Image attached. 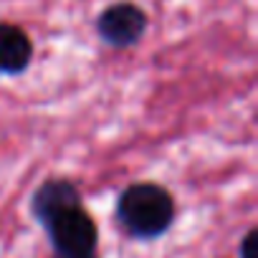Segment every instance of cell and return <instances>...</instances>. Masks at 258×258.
Instances as JSON below:
<instances>
[{"label": "cell", "mask_w": 258, "mask_h": 258, "mask_svg": "<svg viewBox=\"0 0 258 258\" xmlns=\"http://www.w3.org/2000/svg\"><path fill=\"white\" fill-rule=\"evenodd\" d=\"M43 225L48 228L51 243L61 255H84L94 253L96 248V225L89 218V213H84L79 205L53 215Z\"/></svg>", "instance_id": "cell-2"}, {"label": "cell", "mask_w": 258, "mask_h": 258, "mask_svg": "<svg viewBox=\"0 0 258 258\" xmlns=\"http://www.w3.org/2000/svg\"><path fill=\"white\" fill-rule=\"evenodd\" d=\"M145 26H147L145 13L137 6H129V3L111 6L99 18V33L111 46H132V43H137L145 33Z\"/></svg>", "instance_id": "cell-3"}, {"label": "cell", "mask_w": 258, "mask_h": 258, "mask_svg": "<svg viewBox=\"0 0 258 258\" xmlns=\"http://www.w3.org/2000/svg\"><path fill=\"white\" fill-rule=\"evenodd\" d=\"M56 258H96L94 253H84V255H61V253H56Z\"/></svg>", "instance_id": "cell-7"}, {"label": "cell", "mask_w": 258, "mask_h": 258, "mask_svg": "<svg viewBox=\"0 0 258 258\" xmlns=\"http://www.w3.org/2000/svg\"><path fill=\"white\" fill-rule=\"evenodd\" d=\"M255 230H250L240 243V258H255Z\"/></svg>", "instance_id": "cell-6"}, {"label": "cell", "mask_w": 258, "mask_h": 258, "mask_svg": "<svg viewBox=\"0 0 258 258\" xmlns=\"http://www.w3.org/2000/svg\"><path fill=\"white\" fill-rule=\"evenodd\" d=\"M116 215L132 235L157 238L172 225L175 200L165 187L152 182H140L121 192Z\"/></svg>", "instance_id": "cell-1"}, {"label": "cell", "mask_w": 258, "mask_h": 258, "mask_svg": "<svg viewBox=\"0 0 258 258\" xmlns=\"http://www.w3.org/2000/svg\"><path fill=\"white\" fill-rule=\"evenodd\" d=\"M76 205H79V192L71 182H63V180L46 182L33 195V215L41 223H48L53 215H58L69 208H76Z\"/></svg>", "instance_id": "cell-4"}, {"label": "cell", "mask_w": 258, "mask_h": 258, "mask_svg": "<svg viewBox=\"0 0 258 258\" xmlns=\"http://www.w3.org/2000/svg\"><path fill=\"white\" fill-rule=\"evenodd\" d=\"M33 46L28 36L16 28V26H0V71L3 74H16L23 71L31 61Z\"/></svg>", "instance_id": "cell-5"}]
</instances>
